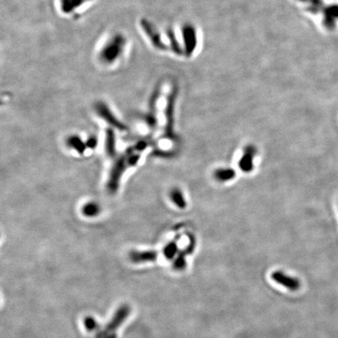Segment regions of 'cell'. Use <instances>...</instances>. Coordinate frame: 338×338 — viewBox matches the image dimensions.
I'll use <instances>...</instances> for the list:
<instances>
[{
	"instance_id": "obj_1",
	"label": "cell",
	"mask_w": 338,
	"mask_h": 338,
	"mask_svg": "<svg viewBox=\"0 0 338 338\" xmlns=\"http://www.w3.org/2000/svg\"><path fill=\"white\" fill-rule=\"evenodd\" d=\"M129 41L123 34L116 32L109 36L97 51V59L105 67L117 65L125 58Z\"/></svg>"
},
{
	"instance_id": "obj_2",
	"label": "cell",
	"mask_w": 338,
	"mask_h": 338,
	"mask_svg": "<svg viewBox=\"0 0 338 338\" xmlns=\"http://www.w3.org/2000/svg\"><path fill=\"white\" fill-rule=\"evenodd\" d=\"M129 167L131 166L129 164V159H128V155L125 152V155H121L118 159L117 161L115 162L112 169H111L107 185L109 192L114 194L117 191L120 180H121L125 171Z\"/></svg>"
},
{
	"instance_id": "obj_3",
	"label": "cell",
	"mask_w": 338,
	"mask_h": 338,
	"mask_svg": "<svg viewBox=\"0 0 338 338\" xmlns=\"http://www.w3.org/2000/svg\"><path fill=\"white\" fill-rule=\"evenodd\" d=\"M93 0H58V6L61 14L67 16H75L81 14L86 6Z\"/></svg>"
},
{
	"instance_id": "obj_4",
	"label": "cell",
	"mask_w": 338,
	"mask_h": 338,
	"mask_svg": "<svg viewBox=\"0 0 338 338\" xmlns=\"http://www.w3.org/2000/svg\"><path fill=\"white\" fill-rule=\"evenodd\" d=\"M96 110H97V114L102 119H104L105 121L110 124L111 126L115 127L119 130L123 131L126 129L125 125H123L121 121L118 120L117 118L115 117V115L111 112V110L105 103H100V102L97 103V106H96Z\"/></svg>"
},
{
	"instance_id": "obj_5",
	"label": "cell",
	"mask_w": 338,
	"mask_h": 338,
	"mask_svg": "<svg viewBox=\"0 0 338 338\" xmlns=\"http://www.w3.org/2000/svg\"><path fill=\"white\" fill-rule=\"evenodd\" d=\"M272 278L277 283L282 285L283 287H287L289 290L296 291V290L298 289V281L295 279V278L285 275L284 273L277 272V273H273V275H272Z\"/></svg>"
},
{
	"instance_id": "obj_6",
	"label": "cell",
	"mask_w": 338,
	"mask_h": 338,
	"mask_svg": "<svg viewBox=\"0 0 338 338\" xmlns=\"http://www.w3.org/2000/svg\"><path fill=\"white\" fill-rule=\"evenodd\" d=\"M105 149L109 157H115L116 155V139L112 129H108L106 131Z\"/></svg>"
},
{
	"instance_id": "obj_7",
	"label": "cell",
	"mask_w": 338,
	"mask_h": 338,
	"mask_svg": "<svg viewBox=\"0 0 338 338\" xmlns=\"http://www.w3.org/2000/svg\"><path fill=\"white\" fill-rule=\"evenodd\" d=\"M67 146L74 149L75 151H77L80 155H82L86 150V143L81 140L80 137L78 136H71L67 140Z\"/></svg>"
},
{
	"instance_id": "obj_8",
	"label": "cell",
	"mask_w": 338,
	"mask_h": 338,
	"mask_svg": "<svg viewBox=\"0 0 338 338\" xmlns=\"http://www.w3.org/2000/svg\"><path fill=\"white\" fill-rule=\"evenodd\" d=\"M99 212H100L99 206L93 202H89L85 204L82 208V213L84 216L87 217H95L99 215Z\"/></svg>"
},
{
	"instance_id": "obj_9",
	"label": "cell",
	"mask_w": 338,
	"mask_h": 338,
	"mask_svg": "<svg viewBox=\"0 0 338 338\" xmlns=\"http://www.w3.org/2000/svg\"><path fill=\"white\" fill-rule=\"evenodd\" d=\"M86 143V146L89 148H95L97 145V139L95 137H89L88 139L87 142H85Z\"/></svg>"
}]
</instances>
